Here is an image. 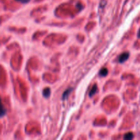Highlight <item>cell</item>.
Wrapping results in <instances>:
<instances>
[{"instance_id": "1", "label": "cell", "mask_w": 140, "mask_h": 140, "mask_svg": "<svg viewBox=\"0 0 140 140\" xmlns=\"http://www.w3.org/2000/svg\"><path fill=\"white\" fill-rule=\"evenodd\" d=\"M129 56L130 54L129 53H122L121 55L119 57V62L120 64H122L124 63V62H126V61L129 59Z\"/></svg>"}, {"instance_id": "2", "label": "cell", "mask_w": 140, "mask_h": 140, "mask_svg": "<svg viewBox=\"0 0 140 140\" xmlns=\"http://www.w3.org/2000/svg\"><path fill=\"white\" fill-rule=\"evenodd\" d=\"M6 109L4 107V106L3 105L1 98H0V118L4 116L5 114H6Z\"/></svg>"}, {"instance_id": "3", "label": "cell", "mask_w": 140, "mask_h": 140, "mask_svg": "<svg viewBox=\"0 0 140 140\" xmlns=\"http://www.w3.org/2000/svg\"><path fill=\"white\" fill-rule=\"evenodd\" d=\"M72 90H73V88H69V89H67V90L64 92L63 93V95H62V99L63 100H66V99H67L68 98V97L69 96V95H70V94L72 92Z\"/></svg>"}, {"instance_id": "4", "label": "cell", "mask_w": 140, "mask_h": 140, "mask_svg": "<svg viewBox=\"0 0 140 140\" xmlns=\"http://www.w3.org/2000/svg\"><path fill=\"white\" fill-rule=\"evenodd\" d=\"M97 90H98L97 85H94L92 87V88L91 91H90V94H89V96H90V97H92V96H93L96 93V92H97Z\"/></svg>"}, {"instance_id": "5", "label": "cell", "mask_w": 140, "mask_h": 140, "mask_svg": "<svg viewBox=\"0 0 140 140\" xmlns=\"http://www.w3.org/2000/svg\"><path fill=\"white\" fill-rule=\"evenodd\" d=\"M42 94H43V96H45V98H49L51 94L50 88H49V87L45 88V90H44V91H43V93H42Z\"/></svg>"}, {"instance_id": "6", "label": "cell", "mask_w": 140, "mask_h": 140, "mask_svg": "<svg viewBox=\"0 0 140 140\" xmlns=\"http://www.w3.org/2000/svg\"><path fill=\"white\" fill-rule=\"evenodd\" d=\"M107 73H108V70L107 69H102L100 70V72H99V74L101 77H105L106 75L107 74Z\"/></svg>"}, {"instance_id": "7", "label": "cell", "mask_w": 140, "mask_h": 140, "mask_svg": "<svg viewBox=\"0 0 140 140\" xmlns=\"http://www.w3.org/2000/svg\"><path fill=\"white\" fill-rule=\"evenodd\" d=\"M133 138V133H128L126 135H124V140H132Z\"/></svg>"}, {"instance_id": "8", "label": "cell", "mask_w": 140, "mask_h": 140, "mask_svg": "<svg viewBox=\"0 0 140 140\" xmlns=\"http://www.w3.org/2000/svg\"><path fill=\"white\" fill-rule=\"evenodd\" d=\"M17 1H19V2H21L22 3H27L30 1V0H16Z\"/></svg>"}, {"instance_id": "9", "label": "cell", "mask_w": 140, "mask_h": 140, "mask_svg": "<svg viewBox=\"0 0 140 140\" xmlns=\"http://www.w3.org/2000/svg\"><path fill=\"white\" fill-rule=\"evenodd\" d=\"M138 38H140V30H139V32H138Z\"/></svg>"}]
</instances>
